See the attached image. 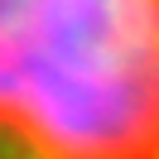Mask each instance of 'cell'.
I'll use <instances>...</instances> for the list:
<instances>
[{
    "label": "cell",
    "instance_id": "cell-1",
    "mask_svg": "<svg viewBox=\"0 0 159 159\" xmlns=\"http://www.w3.org/2000/svg\"><path fill=\"white\" fill-rule=\"evenodd\" d=\"M159 0H0V159L159 154Z\"/></svg>",
    "mask_w": 159,
    "mask_h": 159
}]
</instances>
